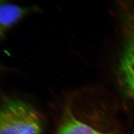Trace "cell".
<instances>
[{
    "mask_svg": "<svg viewBox=\"0 0 134 134\" xmlns=\"http://www.w3.org/2000/svg\"><path fill=\"white\" fill-rule=\"evenodd\" d=\"M118 73L124 91L134 98V22L126 35L119 63Z\"/></svg>",
    "mask_w": 134,
    "mask_h": 134,
    "instance_id": "7a4b0ae2",
    "label": "cell"
},
{
    "mask_svg": "<svg viewBox=\"0 0 134 134\" xmlns=\"http://www.w3.org/2000/svg\"><path fill=\"white\" fill-rule=\"evenodd\" d=\"M40 8L35 5L20 6L5 1H1L0 37L4 39L8 31L15 25L29 15L40 12Z\"/></svg>",
    "mask_w": 134,
    "mask_h": 134,
    "instance_id": "3957f363",
    "label": "cell"
},
{
    "mask_svg": "<svg viewBox=\"0 0 134 134\" xmlns=\"http://www.w3.org/2000/svg\"><path fill=\"white\" fill-rule=\"evenodd\" d=\"M38 111L29 103L4 96L0 110V134H43Z\"/></svg>",
    "mask_w": 134,
    "mask_h": 134,
    "instance_id": "6da1fadb",
    "label": "cell"
},
{
    "mask_svg": "<svg viewBox=\"0 0 134 134\" xmlns=\"http://www.w3.org/2000/svg\"><path fill=\"white\" fill-rule=\"evenodd\" d=\"M64 120L55 134H109L103 133L77 118L67 108Z\"/></svg>",
    "mask_w": 134,
    "mask_h": 134,
    "instance_id": "277c9868",
    "label": "cell"
}]
</instances>
